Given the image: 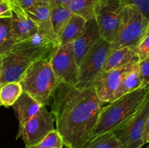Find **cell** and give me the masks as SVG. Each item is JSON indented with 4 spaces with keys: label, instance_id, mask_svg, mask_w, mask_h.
Returning a JSON list of instances; mask_svg holds the SVG:
<instances>
[{
    "label": "cell",
    "instance_id": "cell-1",
    "mask_svg": "<svg viewBox=\"0 0 149 148\" xmlns=\"http://www.w3.org/2000/svg\"><path fill=\"white\" fill-rule=\"evenodd\" d=\"M55 129L68 148H82L90 139L106 103L94 87L78 89L59 82L50 101Z\"/></svg>",
    "mask_w": 149,
    "mask_h": 148
},
{
    "label": "cell",
    "instance_id": "cell-2",
    "mask_svg": "<svg viewBox=\"0 0 149 148\" xmlns=\"http://www.w3.org/2000/svg\"><path fill=\"white\" fill-rule=\"evenodd\" d=\"M58 45L40 33L15 44L0 60L1 85L19 82L33 63L50 58Z\"/></svg>",
    "mask_w": 149,
    "mask_h": 148
},
{
    "label": "cell",
    "instance_id": "cell-3",
    "mask_svg": "<svg viewBox=\"0 0 149 148\" xmlns=\"http://www.w3.org/2000/svg\"><path fill=\"white\" fill-rule=\"evenodd\" d=\"M148 94L149 88L141 87L106 103L100 111L90 139L105 132H115L122 127L136 114Z\"/></svg>",
    "mask_w": 149,
    "mask_h": 148
},
{
    "label": "cell",
    "instance_id": "cell-4",
    "mask_svg": "<svg viewBox=\"0 0 149 148\" xmlns=\"http://www.w3.org/2000/svg\"><path fill=\"white\" fill-rule=\"evenodd\" d=\"M49 59L33 63L19 81L23 91L46 107L50 103L54 91L60 82L52 71Z\"/></svg>",
    "mask_w": 149,
    "mask_h": 148
},
{
    "label": "cell",
    "instance_id": "cell-5",
    "mask_svg": "<svg viewBox=\"0 0 149 148\" xmlns=\"http://www.w3.org/2000/svg\"><path fill=\"white\" fill-rule=\"evenodd\" d=\"M149 26V20L132 5H126L123 8L118 30L113 41L111 50L124 47H137L145 35Z\"/></svg>",
    "mask_w": 149,
    "mask_h": 148
},
{
    "label": "cell",
    "instance_id": "cell-6",
    "mask_svg": "<svg viewBox=\"0 0 149 148\" xmlns=\"http://www.w3.org/2000/svg\"><path fill=\"white\" fill-rule=\"evenodd\" d=\"M111 51L110 42L100 37L79 65L78 79L74 86L78 89L93 86L96 78L104 70Z\"/></svg>",
    "mask_w": 149,
    "mask_h": 148
},
{
    "label": "cell",
    "instance_id": "cell-7",
    "mask_svg": "<svg viewBox=\"0 0 149 148\" xmlns=\"http://www.w3.org/2000/svg\"><path fill=\"white\" fill-rule=\"evenodd\" d=\"M126 6L124 0H98L95 10V20L100 36L111 43L116 36L122 12Z\"/></svg>",
    "mask_w": 149,
    "mask_h": 148
},
{
    "label": "cell",
    "instance_id": "cell-8",
    "mask_svg": "<svg viewBox=\"0 0 149 148\" xmlns=\"http://www.w3.org/2000/svg\"><path fill=\"white\" fill-rule=\"evenodd\" d=\"M55 129L52 113L43 106L33 118L24 124L19 126L17 138L23 141L26 147L33 146L42 141L47 135Z\"/></svg>",
    "mask_w": 149,
    "mask_h": 148
},
{
    "label": "cell",
    "instance_id": "cell-9",
    "mask_svg": "<svg viewBox=\"0 0 149 148\" xmlns=\"http://www.w3.org/2000/svg\"><path fill=\"white\" fill-rule=\"evenodd\" d=\"M51 67L60 82L75 86L78 79L77 63L72 43L58 45L49 59Z\"/></svg>",
    "mask_w": 149,
    "mask_h": 148
},
{
    "label": "cell",
    "instance_id": "cell-10",
    "mask_svg": "<svg viewBox=\"0 0 149 148\" xmlns=\"http://www.w3.org/2000/svg\"><path fill=\"white\" fill-rule=\"evenodd\" d=\"M148 115L149 94L136 114L114 132L122 148H140L143 146V134Z\"/></svg>",
    "mask_w": 149,
    "mask_h": 148
},
{
    "label": "cell",
    "instance_id": "cell-11",
    "mask_svg": "<svg viewBox=\"0 0 149 148\" xmlns=\"http://www.w3.org/2000/svg\"><path fill=\"white\" fill-rule=\"evenodd\" d=\"M138 62L128 64L117 69L103 71L95 81L93 87L97 97L103 103L113 101L115 93L119 89L124 77Z\"/></svg>",
    "mask_w": 149,
    "mask_h": 148
},
{
    "label": "cell",
    "instance_id": "cell-12",
    "mask_svg": "<svg viewBox=\"0 0 149 148\" xmlns=\"http://www.w3.org/2000/svg\"><path fill=\"white\" fill-rule=\"evenodd\" d=\"M100 37L101 36L95 20L93 19L87 21L84 31L72 43L76 61L78 66L83 58Z\"/></svg>",
    "mask_w": 149,
    "mask_h": 148
},
{
    "label": "cell",
    "instance_id": "cell-13",
    "mask_svg": "<svg viewBox=\"0 0 149 148\" xmlns=\"http://www.w3.org/2000/svg\"><path fill=\"white\" fill-rule=\"evenodd\" d=\"M26 12L36 25L39 33L52 41L60 44L58 36L52 28L51 21V6L49 3L38 1L31 10Z\"/></svg>",
    "mask_w": 149,
    "mask_h": 148
},
{
    "label": "cell",
    "instance_id": "cell-14",
    "mask_svg": "<svg viewBox=\"0 0 149 148\" xmlns=\"http://www.w3.org/2000/svg\"><path fill=\"white\" fill-rule=\"evenodd\" d=\"M10 30L16 43L39 33L36 25L27 14L17 16L13 13V17L10 18Z\"/></svg>",
    "mask_w": 149,
    "mask_h": 148
},
{
    "label": "cell",
    "instance_id": "cell-15",
    "mask_svg": "<svg viewBox=\"0 0 149 148\" xmlns=\"http://www.w3.org/2000/svg\"><path fill=\"white\" fill-rule=\"evenodd\" d=\"M138 62L139 59L137 55L136 47L124 46L111 51L103 71L117 69L128 64Z\"/></svg>",
    "mask_w": 149,
    "mask_h": 148
},
{
    "label": "cell",
    "instance_id": "cell-16",
    "mask_svg": "<svg viewBox=\"0 0 149 148\" xmlns=\"http://www.w3.org/2000/svg\"><path fill=\"white\" fill-rule=\"evenodd\" d=\"M13 107L17 113L19 126H21L37 114L43 105L38 102L29 94L23 91L13 104Z\"/></svg>",
    "mask_w": 149,
    "mask_h": 148
},
{
    "label": "cell",
    "instance_id": "cell-17",
    "mask_svg": "<svg viewBox=\"0 0 149 148\" xmlns=\"http://www.w3.org/2000/svg\"><path fill=\"white\" fill-rule=\"evenodd\" d=\"M86 23L87 20L85 19L73 14L58 37L60 44L73 43L84 31Z\"/></svg>",
    "mask_w": 149,
    "mask_h": 148
},
{
    "label": "cell",
    "instance_id": "cell-18",
    "mask_svg": "<svg viewBox=\"0 0 149 148\" xmlns=\"http://www.w3.org/2000/svg\"><path fill=\"white\" fill-rule=\"evenodd\" d=\"M138 62L124 77L119 89L115 93L113 100H116L127 93L132 92L138 89L143 87L139 68H138Z\"/></svg>",
    "mask_w": 149,
    "mask_h": 148
},
{
    "label": "cell",
    "instance_id": "cell-19",
    "mask_svg": "<svg viewBox=\"0 0 149 148\" xmlns=\"http://www.w3.org/2000/svg\"><path fill=\"white\" fill-rule=\"evenodd\" d=\"M97 1L98 0H72L67 7L73 14L88 21L95 19V10Z\"/></svg>",
    "mask_w": 149,
    "mask_h": 148
},
{
    "label": "cell",
    "instance_id": "cell-20",
    "mask_svg": "<svg viewBox=\"0 0 149 148\" xmlns=\"http://www.w3.org/2000/svg\"><path fill=\"white\" fill-rule=\"evenodd\" d=\"M73 13L67 7L53 6L51 7V21L54 32L58 38L61 35L63 29L65 28ZM59 40V39H58Z\"/></svg>",
    "mask_w": 149,
    "mask_h": 148
},
{
    "label": "cell",
    "instance_id": "cell-21",
    "mask_svg": "<svg viewBox=\"0 0 149 148\" xmlns=\"http://www.w3.org/2000/svg\"><path fill=\"white\" fill-rule=\"evenodd\" d=\"M23 92L20 82H9L0 86V105L13 106Z\"/></svg>",
    "mask_w": 149,
    "mask_h": 148
},
{
    "label": "cell",
    "instance_id": "cell-22",
    "mask_svg": "<svg viewBox=\"0 0 149 148\" xmlns=\"http://www.w3.org/2000/svg\"><path fill=\"white\" fill-rule=\"evenodd\" d=\"M82 148H122V146L114 132L108 131L90 139Z\"/></svg>",
    "mask_w": 149,
    "mask_h": 148
},
{
    "label": "cell",
    "instance_id": "cell-23",
    "mask_svg": "<svg viewBox=\"0 0 149 148\" xmlns=\"http://www.w3.org/2000/svg\"><path fill=\"white\" fill-rule=\"evenodd\" d=\"M15 43L10 30V18L0 19V60L12 50Z\"/></svg>",
    "mask_w": 149,
    "mask_h": 148
},
{
    "label": "cell",
    "instance_id": "cell-24",
    "mask_svg": "<svg viewBox=\"0 0 149 148\" xmlns=\"http://www.w3.org/2000/svg\"><path fill=\"white\" fill-rule=\"evenodd\" d=\"M64 146L63 142L56 129L48 133L42 141L33 146L26 147V148H49L51 147H57L63 148Z\"/></svg>",
    "mask_w": 149,
    "mask_h": 148
},
{
    "label": "cell",
    "instance_id": "cell-25",
    "mask_svg": "<svg viewBox=\"0 0 149 148\" xmlns=\"http://www.w3.org/2000/svg\"><path fill=\"white\" fill-rule=\"evenodd\" d=\"M136 52L139 62L149 57V26L145 35L137 46Z\"/></svg>",
    "mask_w": 149,
    "mask_h": 148
},
{
    "label": "cell",
    "instance_id": "cell-26",
    "mask_svg": "<svg viewBox=\"0 0 149 148\" xmlns=\"http://www.w3.org/2000/svg\"><path fill=\"white\" fill-rule=\"evenodd\" d=\"M142 86L149 88V57L138 62Z\"/></svg>",
    "mask_w": 149,
    "mask_h": 148
},
{
    "label": "cell",
    "instance_id": "cell-27",
    "mask_svg": "<svg viewBox=\"0 0 149 148\" xmlns=\"http://www.w3.org/2000/svg\"><path fill=\"white\" fill-rule=\"evenodd\" d=\"M126 5H132L138 9L149 20V0H124Z\"/></svg>",
    "mask_w": 149,
    "mask_h": 148
},
{
    "label": "cell",
    "instance_id": "cell-28",
    "mask_svg": "<svg viewBox=\"0 0 149 148\" xmlns=\"http://www.w3.org/2000/svg\"><path fill=\"white\" fill-rule=\"evenodd\" d=\"M13 15V9L8 2L0 1V19L11 18Z\"/></svg>",
    "mask_w": 149,
    "mask_h": 148
},
{
    "label": "cell",
    "instance_id": "cell-29",
    "mask_svg": "<svg viewBox=\"0 0 149 148\" xmlns=\"http://www.w3.org/2000/svg\"><path fill=\"white\" fill-rule=\"evenodd\" d=\"M17 3L25 12L31 10L37 4V0H17Z\"/></svg>",
    "mask_w": 149,
    "mask_h": 148
},
{
    "label": "cell",
    "instance_id": "cell-30",
    "mask_svg": "<svg viewBox=\"0 0 149 148\" xmlns=\"http://www.w3.org/2000/svg\"><path fill=\"white\" fill-rule=\"evenodd\" d=\"M4 1H7L9 4L11 5L12 9H13V12L15 15L17 16H21L23 15L26 14V12L20 7L19 4L17 3V0H3Z\"/></svg>",
    "mask_w": 149,
    "mask_h": 148
},
{
    "label": "cell",
    "instance_id": "cell-31",
    "mask_svg": "<svg viewBox=\"0 0 149 148\" xmlns=\"http://www.w3.org/2000/svg\"><path fill=\"white\" fill-rule=\"evenodd\" d=\"M72 0H50V6H64L67 7L68 4H69Z\"/></svg>",
    "mask_w": 149,
    "mask_h": 148
},
{
    "label": "cell",
    "instance_id": "cell-32",
    "mask_svg": "<svg viewBox=\"0 0 149 148\" xmlns=\"http://www.w3.org/2000/svg\"><path fill=\"white\" fill-rule=\"evenodd\" d=\"M149 135V115L147 118L146 122L145 127H144L143 131V144L146 145V139L147 137Z\"/></svg>",
    "mask_w": 149,
    "mask_h": 148
},
{
    "label": "cell",
    "instance_id": "cell-33",
    "mask_svg": "<svg viewBox=\"0 0 149 148\" xmlns=\"http://www.w3.org/2000/svg\"><path fill=\"white\" fill-rule=\"evenodd\" d=\"M37 1L44 3H50V0H37Z\"/></svg>",
    "mask_w": 149,
    "mask_h": 148
},
{
    "label": "cell",
    "instance_id": "cell-34",
    "mask_svg": "<svg viewBox=\"0 0 149 148\" xmlns=\"http://www.w3.org/2000/svg\"><path fill=\"white\" fill-rule=\"evenodd\" d=\"M146 144H148V145H149V135H148V137H147V139H146Z\"/></svg>",
    "mask_w": 149,
    "mask_h": 148
},
{
    "label": "cell",
    "instance_id": "cell-35",
    "mask_svg": "<svg viewBox=\"0 0 149 148\" xmlns=\"http://www.w3.org/2000/svg\"><path fill=\"white\" fill-rule=\"evenodd\" d=\"M49 148H58V147H49Z\"/></svg>",
    "mask_w": 149,
    "mask_h": 148
},
{
    "label": "cell",
    "instance_id": "cell-36",
    "mask_svg": "<svg viewBox=\"0 0 149 148\" xmlns=\"http://www.w3.org/2000/svg\"><path fill=\"white\" fill-rule=\"evenodd\" d=\"M0 77H1V69H0ZM0 86H1V84H0Z\"/></svg>",
    "mask_w": 149,
    "mask_h": 148
},
{
    "label": "cell",
    "instance_id": "cell-37",
    "mask_svg": "<svg viewBox=\"0 0 149 148\" xmlns=\"http://www.w3.org/2000/svg\"><path fill=\"white\" fill-rule=\"evenodd\" d=\"M3 1V0H0V1Z\"/></svg>",
    "mask_w": 149,
    "mask_h": 148
},
{
    "label": "cell",
    "instance_id": "cell-38",
    "mask_svg": "<svg viewBox=\"0 0 149 148\" xmlns=\"http://www.w3.org/2000/svg\"><path fill=\"white\" fill-rule=\"evenodd\" d=\"M140 148H142V147H140Z\"/></svg>",
    "mask_w": 149,
    "mask_h": 148
},
{
    "label": "cell",
    "instance_id": "cell-39",
    "mask_svg": "<svg viewBox=\"0 0 149 148\" xmlns=\"http://www.w3.org/2000/svg\"><path fill=\"white\" fill-rule=\"evenodd\" d=\"M0 106H1V105H0Z\"/></svg>",
    "mask_w": 149,
    "mask_h": 148
}]
</instances>
